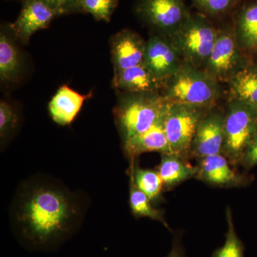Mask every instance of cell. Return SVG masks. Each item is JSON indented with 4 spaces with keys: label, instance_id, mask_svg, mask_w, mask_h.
I'll return each instance as SVG.
<instances>
[{
    "label": "cell",
    "instance_id": "cell-1",
    "mask_svg": "<svg viewBox=\"0 0 257 257\" xmlns=\"http://www.w3.org/2000/svg\"><path fill=\"white\" fill-rule=\"evenodd\" d=\"M77 211L74 203L59 189L37 187L24 198L18 220L24 237L32 244L44 246L69 232Z\"/></svg>",
    "mask_w": 257,
    "mask_h": 257
},
{
    "label": "cell",
    "instance_id": "cell-2",
    "mask_svg": "<svg viewBox=\"0 0 257 257\" xmlns=\"http://www.w3.org/2000/svg\"><path fill=\"white\" fill-rule=\"evenodd\" d=\"M168 101L157 92L125 93L114 109L123 143L152 127L165 112Z\"/></svg>",
    "mask_w": 257,
    "mask_h": 257
},
{
    "label": "cell",
    "instance_id": "cell-3",
    "mask_svg": "<svg viewBox=\"0 0 257 257\" xmlns=\"http://www.w3.org/2000/svg\"><path fill=\"white\" fill-rule=\"evenodd\" d=\"M219 83L205 71L183 62L165 82L162 95L169 102L209 108L220 96Z\"/></svg>",
    "mask_w": 257,
    "mask_h": 257
},
{
    "label": "cell",
    "instance_id": "cell-4",
    "mask_svg": "<svg viewBox=\"0 0 257 257\" xmlns=\"http://www.w3.org/2000/svg\"><path fill=\"white\" fill-rule=\"evenodd\" d=\"M217 36V29L202 13L192 14L170 37L182 60L204 70Z\"/></svg>",
    "mask_w": 257,
    "mask_h": 257
},
{
    "label": "cell",
    "instance_id": "cell-5",
    "mask_svg": "<svg viewBox=\"0 0 257 257\" xmlns=\"http://www.w3.org/2000/svg\"><path fill=\"white\" fill-rule=\"evenodd\" d=\"M257 132V108L238 99H230L224 117L223 150L234 162L242 160Z\"/></svg>",
    "mask_w": 257,
    "mask_h": 257
},
{
    "label": "cell",
    "instance_id": "cell-6",
    "mask_svg": "<svg viewBox=\"0 0 257 257\" xmlns=\"http://www.w3.org/2000/svg\"><path fill=\"white\" fill-rule=\"evenodd\" d=\"M207 109L168 101L164 114V126L172 153L182 156L191 150L198 126Z\"/></svg>",
    "mask_w": 257,
    "mask_h": 257
},
{
    "label": "cell",
    "instance_id": "cell-7",
    "mask_svg": "<svg viewBox=\"0 0 257 257\" xmlns=\"http://www.w3.org/2000/svg\"><path fill=\"white\" fill-rule=\"evenodd\" d=\"M248 63L235 38L234 30L218 29L217 36L204 70L219 82H228Z\"/></svg>",
    "mask_w": 257,
    "mask_h": 257
},
{
    "label": "cell",
    "instance_id": "cell-8",
    "mask_svg": "<svg viewBox=\"0 0 257 257\" xmlns=\"http://www.w3.org/2000/svg\"><path fill=\"white\" fill-rule=\"evenodd\" d=\"M135 11L158 35L168 37L179 30L191 14L183 0H138Z\"/></svg>",
    "mask_w": 257,
    "mask_h": 257
},
{
    "label": "cell",
    "instance_id": "cell-9",
    "mask_svg": "<svg viewBox=\"0 0 257 257\" xmlns=\"http://www.w3.org/2000/svg\"><path fill=\"white\" fill-rule=\"evenodd\" d=\"M183 62L170 37L157 34L146 42L143 63L159 80H168L178 72Z\"/></svg>",
    "mask_w": 257,
    "mask_h": 257
},
{
    "label": "cell",
    "instance_id": "cell-10",
    "mask_svg": "<svg viewBox=\"0 0 257 257\" xmlns=\"http://www.w3.org/2000/svg\"><path fill=\"white\" fill-rule=\"evenodd\" d=\"M225 114L219 111L208 112L199 123L192 147L195 155L204 157L219 155L224 141Z\"/></svg>",
    "mask_w": 257,
    "mask_h": 257
},
{
    "label": "cell",
    "instance_id": "cell-11",
    "mask_svg": "<svg viewBox=\"0 0 257 257\" xmlns=\"http://www.w3.org/2000/svg\"><path fill=\"white\" fill-rule=\"evenodd\" d=\"M59 16L55 10L41 1L24 0L20 14L11 29L24 44H27L35 32L47 28Z\"/></svg>",
    "mask_w": 257,
    "mask_h": 257
},
{
    "label": "cell",
    "instance_id": "cell-12",
    "mask_svg": "<svg viewBox=\"0 0 257 257\" xmlns=\"http://www.w3.org/2000/svg\"><path fill=\"white\" fill-rule=\"evenodd\" d=\"M146 42L133 30L125 29L111 40V60L114 72L143 63Z\"/></svg>",
    "mask_w": 257,
    "mask_h": 257
},
{
    "label": "cell",
    "instance_id": "cell-13",
    "mask_svg": "<svg viewBox=\"0 0 257 257\" xmlns=\"http://www.w3.org/2000/svg\"><path fill=\"white\" fill-rule=\"evenodd\" d=\"M233 30L241 52L257 54V0L240 5L234 14Z\"/></svg>",
    "mask_w": 257,
    "mask_h": 257
},
{
    "label": "cell",
    "instance_id": "cell-14",
    "mask_svg": "<svg viewBox=\"0 0 257 257\" xmlns=\"http://www.w3.org/2000/svg\"><path fill=\"white\" fill-rule=\"evenodd\" d=\"M164 114L165 112L162 117L146 132L133 137L123 143L124 152L130 159L134 160L145 152H157L162 155L173 154L166 135Z\"/></svg>",
    "mask_w": 257,
    "mask_h": 257
},
{
    "label": "cell",
    "instance_id": "cell-15",
    "mask_svg": "<svg viewBox=\"0 0 257 257\" xmlns=\"http://www.w3.org/2000/svg\"><path fill=\"white\" fill-rule=\"evenodd\" d=\"M113 84L125 93L157 92L165 82L159 80L142 63L135 67L114 72Z\"/></svg>",
    "mask_w": 257,
    "mask_h": 257
},
{
    "label": "cell",
    "instance_id": "cell-16",
    "mask_svg": "<svg viewBox=\"0 0 257 257\" xmlns=\"http://www.w3.org/2000/svg\"><path fill=\"white\" fill-rule=\"evenodd\" d=\"M89 96L90 94L83 95L67 86H62L49 103L51 117L62 126L70 124Z\"/></svg>",
    "mask_w": 257,
    "mask_h": 257
},
{
    "label": "cell",
    "instance_id": "cell-17",
    "mask_svg": "<svg viewBox=\"0 0 257 257\" xmlns=\"http://www.w3.org/2000/svg\"><path fill=\"white\" fill-rule=\"evenodd\" d=\"M197 174L204 180L216 185L226 186L237 184L239 181L234 170H231L228 161L220 154L202 158Z\"/></svg>",
    "mask_w": 257,
    "mask_h": 257
},
{
    "label": "cell",
    "instance_id": "cell-18",
    "mask_svg": "<svg viewBox=\"0 0 257 257\" xmlns=\"http://www.w3.org/2000/svg\"><path fill=\"white\" fill-rule=\"evenodd\" d=\"M230 99H238L257 108V64H248L229 82Z\"/></svg>",
    "mask_w": 257,
    "mask_h": 257
},
{
    "label": "cell",
    "instance_id": "cell-19",
    "mask_svg": "<svg viewBox=\"0 0 257 257\" xmlns=\"http://www.w3.org/2000/svg\"><path fill=\"white\" fill-rule=\"evenodd\" d=\"M22 69L20 51L16 44L5 31L0 33V79L3 82L18 80Z\"/></svg>",
    "mask_w": 257,
    "mask_h": 257
},
{
    "label": "cell",
    "instance_id": "cell-20",
    "mask_svg": "<svg viewBox=\"0 0 257 257\" xmlns=\"http://www.w3.org/2000/svg\"><path fill=\"white\" fill-rule=\"evenodd\" d=\"M158 172L164 184L171 187L197 175L198 168L184 162L182 156L175 154H162Z\"/></svg>",
    "mask_w": 257,
    "mask_h": 257
},
{
    "label": "cell",
    "instance_id": "cell-21",
    "mask_svg": "<svg viewBox=\"0 0 257 257\" xmlns=\"http://www.w3.org/2000/svg\"><path fill=\"white\" fill-rule=\"evenodd\" d=\"M151 202V199L138 189L133 179L130 177V204L134 215L160 221L167 229H170V226L164 219L162 213L152 207Z\"/></svg>",
    "mask_w": 257,
    "mask_h": 257
},
{
    "label": "cell",
    "instance_id": "cell-22",
    "mask_svg": "<svg viewBox=\"0 0 257 257\" xmlns=\"http://www.w3.org/2000/svg\"><path fill=\"white\" fill-rule=\"evenodd\" d=\"M130 177L133 179L139 189L151 199L158 198L162 192L163 181L158 172L151 170H143L140 167L135 168L132 165L130 170Z\"/></svg>",
    "mask_w": 257,
    "mask_h": 257
},
{
    "label": "cell",
    "instance_id": "cell-23",
    "mask_svg": "<svg viewBox=\"0 0 257 257\" xmlns=\"http://www.w3.org/2000/svg\"><path fill=\"white\" fill-rule=\"evenodd\" d=\"M119 0H76L74 12L88 13L99 21L108 23L117 8Z\"/></svg>",
    "mask_w": 257,
    "mask_h": 257
},
{
    "label": "cell",
    "instance_id": "cell-24",
    "mask_svg": "<svg viewBox=\"0 0 257 257\" xmlns=\"http://www.w3.org/2000/svg\"><path fill=\"white\" fill-rule=\"evenodd\" d=\"M228 230L224 245L216 248L212 257H244V246L235 231L231 212L227 210Z\"/></svg>",
    "mask_w": 257,
    "mask_h": 257
},
{
    "label": "cell",
    "instance_id": "cell-25",
    "mask_svg": "<svg viewBox=\"0 0 257 257\" xmlns=\"http://www.w3.org/2000/svg\"><path fill=\"white\" fill-rule=\"evenodd\" d=\"M198 10L205 16L218 18L229 14L242 0H192Z\"/></svg>",
    "mask_w": 257,
    "mask_h": 257
},
{
    "label": "cell",
    "instance_id": "cell-26",
    "mask_svg": "<svg viewBox=\"0 0 257 257\" xmlns=\"http://www.w3.org/2000/svg\"><path fill=\"white\" fill-rule=\"evenodd\" d=\"M18 115L6 101L0 103V137L5 138L18 124Z\"/></svg>",
    "mask_w": 257,
    "mask_h": 257
},
{
    "label": "cell",
    "instance_id": "cell-27",
    "mask_svg": "<svg viewBox=\"0 0 257 257\" xmlns=\"http://www.w3.org/2000/svg\"><path fill=\"white\" fill-rule=\"evenodd\" d=\"M62 15L74 13L76 0H39Z\"/></svg>",
    "mask_w": 257,
    "mask_h": 257
},
{
    "label": "cell",
    "instance_id": "cell-28",
    "mask_svg": "<svg viewBox=\"0 0 257 257\" xmlns=\"http://www.w3.org/2000/svg\"><path fill=\"white\" fill-rule=\"evenodd\" d=\"M242 160L248 167L257 165V132L246 149Z\"/></svg>",
    "mask_w": 257,
    "mask_h": 257
},
{
    "label": "cell",
    "instance_id": "cell-29",
    "mask_svg": "<svg viewBox=\"0 0 257 257\" xmlns=\"http://www.w3.org/2000/svg\"><path fill=\"white\" fill-rule=\"evenodd\" d=\"M167 257H185L183 248L177 240H175L172 250Z\"/></svg>",
    "mask_w": 257,
    "mask_h": 257
}]
</instances>
